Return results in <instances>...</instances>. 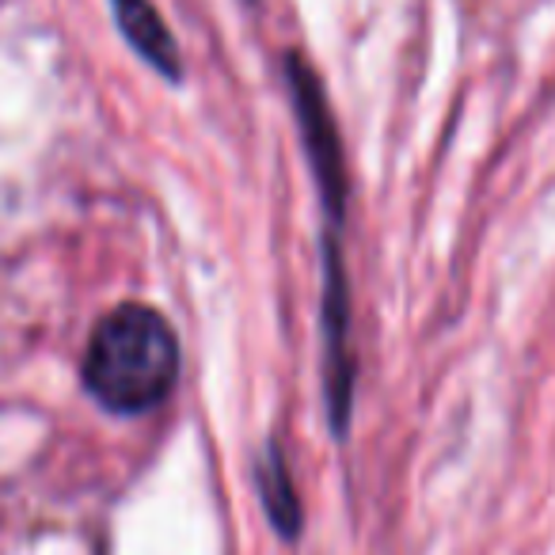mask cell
I'll return each mask as SVG.
<instances>
[{
	"instance_id": "obj_1",
	"label": "cell",
	"mask_w": 555,
	"mask_h": 555,
	"mask_svg": "<svg viewBox=\"0 0 555 555\" xmlns=\"http://www.w3.org/2000/svg\"><path fill=\"white\" fill-rule=\"evenodd\" d=\"M179 339L160 312L122 305L95 324L85 358V385L103 408L141 415L176 388Z\"/></svg>"
},
{
	"instance_id": "obj_2",
	"label": "cell",
	"mask_w": 555,
	"mask_h": 555,
	"mask_svg": "<svg viewBox=\"0 0 555 555\" xmlns=\"http://www.w3.org/2000/svg\"><path fill=\"white\" fill-rule=\"evenodd\" d=\"M289 85H294L297 118H301L312 168H317V179L324 186V202L327 209H335L343 217V153H339V138H335V122L324 107V95H320V85L297 57L289 62Z\"/></svg>"
},
{
	"instance_id": "obj_4",
	"label": "cell",
	"mask_w": 555,
	"mask_h": 555,
	"mask_svg": "<svg viewBox=\"0 0 555 555\" xmlns=\"http://www.w3.org/2000/svg\"><path fill=\"white\" fill-rule=\"evenodd\" d=\"M259 487H262V502H267L270 521L286 532V537H294V532L301 529V502H297V491H294V483H289V472H286V464H282V456H278V449H267V456H262Z\"/></svg>"
},
{
	"instance_id": "obj_3",
	"label": "cell",
	"mask_w": 555,
	"mask_h": 555,
	"mask_svg": "<svg viewBox=\"0 0 555 555\" xmlns=\"http://www.w3.org/2000/svg\"><path fill=\"white\" fill-rule=\"evenodd\" d=\"M111 9H115V20L130 39V47L145 62H153L164 77H179V50L171 42L168 27H164L160 12L149 0H111Z\"/></svg>"
}]
</instances>
